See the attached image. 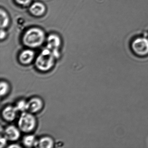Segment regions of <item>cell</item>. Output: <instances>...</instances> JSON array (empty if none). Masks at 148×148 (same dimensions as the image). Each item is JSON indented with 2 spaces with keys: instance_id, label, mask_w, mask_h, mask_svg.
Instances as JSON below:
<instances>
[{
  "instance_id": "obj_6",
  "label": "cell",
  "mask_w": 148,
  "mask_h": 148,
  "mask_svg": "<svg viewBox=\"0 0 148 148\" xmlns=\"http://www.w3.org/2000/svg\"><path fill=\"white\" fill-rule=\"evenodd\" d=\"M21 131L18 127L13 125L7 126L4 131L3 136L8 141H16L19 139L21 136Z\"/></svg>"
},
{
  "instance_id": "obj_14",
  "label": "cell",
  "mask_w": 148,
  "mask_h": 148,
  "mask_svg": "<svg viewBox=\"0 0 148 148\" xmlns=\"http://www.w3.org/2000/svg\"><path fill=\"white\" fill-rule=\"evenodd\" d=\"M1 96L4 97L6 96L10 90V86L8 82L1 81Z\"/></svg>"
},
{
  "instance_id": "obj_2",
  "label": "cell",
  "mask_w": 148,
  "mask_h": 148,
  "mask_svg": "<svg viewBox=\"0 0 148 148\" xmlns=\"http://www.w3.org/2000/svg\"><path fill=\"white\" fill-rule=\"evenodd\" d=\"M54 63L55 55L50 49H45L36 59L35 66L39 71L47 72L52 69Z\"/></svg>"
},
{
  "instance_id": "obj_5",
  "label": "cell",
  "mask_w": 148,
  "mask_h": 148,
  "mask_svg": "<svg viewBox=\"0 0 148 148\" xmlns=\"http://www.w3.org/2000/svg\"><path fill=\"white\" fill-rule=\"evenodd\" d=\"M43 107V100L38 97H34L27 101V111L34 114L41 110Z\"/></svg>"
},
{
  "instance_id": "obj_1",
  "label": "cell",
  "mask_w": 148,
  "mask_h": 148,
  "mask_svg": "<svg viewBox=\"0 0 148 148\" xmlns=\"http://www.w3.org/2000/svg\"><path fill=\"white\" fill-rule=\"evenodd\" d=\"M45 39V33L41 29L32 28L26 32L23 38L24 45L31 48L40 46Z\"/></svg>"
},
{
  "instance_id": "obj_19",
  "label": "cell",
  "mask_w": 148,
  "mask_h": 148,
  "mask_svg": "<svg viewBox=\"0 0 148 148\" xmlns=\"http://www.w3.org/2000/svg\"><path fill=\"white\" fill-rule=\"evenodd\" d=\"M8 148H19L21 147V146L19 145V144H13L11 145L10 146H8Z\"/></svg>"
},
{
  "instance_id": "obj_18",
  "label": "cell",
  "mask_w": 148,
  "mask_h": 148,
  "mask_svg": "<svg viewBox=\"0 0 148 148\" xmlns=\"http://www.w3.org/2000/svg\"><path fill=\"white\" fill-rule=\"evenodd\" d=\"M6 34L5 32L3 30V29H1V40L3 39L6 37Z\"/></svg>"
},
{
  "instance_id": "obj_7",
  "label": "cell",
  "mask_w": 148,
  "mask_h": 148,
  "mask_svg": "<svg viewBox=\"0 0 148 148\" xmlns=\"http://www.w3.org/2000/svg\"><path fill=\"white\" fill-rule=\"evenodd\" d=\"M35 58L34 51L29 49L22 51L19 56V61L24 65H27L32 63Z\"/></svg>"
},
{
  "instance_id": "obj_8",
  "label": "cell",
  "mask_w": 148,
  "mask_h": 148,
  "mask_svg": "<svg viewBox=\"0 0 148 148\" xmlns=\"http://www.w3.org/2000/svg\"><path fill=\"white\" fill-rule=\"evenodd\" d=\"M18 112L15 106H8L2 110V116L5 121L12 122L16 119Z\"/></svg>"
},
{
  "instance_id": "obj_15",
  "label": "cell",
  "mask_w": 148,
  "mask_h": 148,
  "mask_svg": "<svg viewBox=\"0 0 148 148\" xmlns=\"http://www.w3.org/2000/svg\"><path fill=\"white\" fill-rule=\"evenodd\" d=\"M15 106L18 112H23L27 111V101H25L24 99H21L17 102Z\"/></svg>"
},
{
  "instance_id": "obj_10",
  "label": "cell",
  "mask_w": 148,
  "mask_h": 148,
  "mask_svg": "<svg viewBox=\"0 0 148 148\" xmlns=\"http://www.w3.org/2000/svg\"><path fill=\"white\" fill-rule=\"evenodd\" d=\"M47 47L50 50L55 51L60 47V40L59 37L55 34H51L48 37L47 40Z\"/></svg>"
},
{
  "instance_id": "obj_12",
  "label": "cell",
  "mask_w": 148,
  "mask_h": 148,
  "mask_svg": "<svg viewBox=\"0 0 148 148\" xmlns=\"http://www.w3.org/2000/svg\"><path fill=\"white\" fill-rule=\"evenodd\" d=\"M38 140L33 135H27L24 137L22 143L27 148L37 147L38 145Z\"/></svg>"
},
{
  "instance_id": "obj_11",
  "label": "cell",
  "mask_w": 148,
  "mask_h": 148,
  "mask_svg": "<svg viewBox=\"0 0 148 148\" xmlns=\"http://www.w3.org/2000/svg\"><path fill=\"white\" fill-rule=\"evenodd\" d=\"M54 145V140L48 136L42 137L38 140V147L39 148H51L53 147Z\"/></svg>"
},
{
  "instance_id": "obj_4",
  "label": "cell",
  "mask_w": 148,
  "mask_h": 148,
  "mask_svg": "<svg viewBox=\"0 0 148 148\" xmlns=\"http://www.w3.org/2000/svg\"><path fill=\"white\" fill-rule=\"evenodd\" d=\"M132 48L136 55L144 56L148 54V39L144 38L136 39L132 42Z\"/></svg>"
},
{
  "instance_id": "obj_3",
  "label": "cell",
  "mask_w": 148,
  "mask_h": 148,
  "mask_svg": "<svg viewBox=\"0 0 148 148\" xmlns=\"http://www.w3.org/2000/svg\"><path fill=\"white\" fill-rule=\"evenodd\" d=\"M37 121L34 114L26 111L22 112L18 121V127L25 133H30L37 126Z\"/></svg>"
},
{
  "instance_id": "obj_9",
  "label": "cell",
  "mask_w": 148,
  "mask_h": 148,
  "mask_svg": "<svg viewBox=\"0 0 148 148\" xmlns=\"http://www.w3.org/2000/svg\"><path fill=\"white\" fill-rule=\"evenodd\" d=\"M45 6L40 2L34 3L30 8V12L31 14L37 17L42 16L45 14Z\"/></svg>"
},
{
  "instance_id": "obj_13",
  "label": "cell",
  "mask_w": 148,
  "mask_h": 148,
  "mask_svg": "<svg viewBox=\"0 0 148 148\" xmlns=\"http://www.w3.org/2000/svg\"><path fill=\"white\" fill-rule=\"evenodd\" d=\"M9 18L5 10L1 9V29H4L8 26L9 24Z\"/></svg>"
},
{
  "instance_id": "obj_16",
  "label": "cell",
  "mask_w": 148,
  "mask_h": 148,
  "mask_svg": "<svg viewBox=\"0 0 148 148\" xmlns=\"http://www.w3.org/2000/svg\"><path fill=\"white\" fill-rule=\"evenodd\" d=\"M17 3L21 5L26 6L31 3L32 0H15Z\"/></svg>"
},
{
  "instance_id": "obj_17",
  "label": "cell",
  "mask_w": 148,
  "mask_h": 148,
  "mask_svg": "<svg viewBox=\"0 0 148 148\" xmlns=\"http://www.w3.org/2000/svg\"><path fill=\"white\" fill-rule=\"evenodd\" d=\"M8 141V140L4 136H3V137L1 136V146L0 147L2 148L5 147Z\"/></svg>"
}]
</instances>
